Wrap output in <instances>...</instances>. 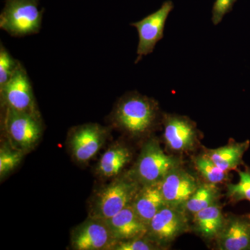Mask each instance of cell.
<instances>
[{"mask_svg":"<svg viewBox=\"0 0 250 250\" xmlns=\"http://www.w3.org/2000/svg\"><path fill=\"white\" fill-rule=\"evenodd\" d=\"M160 109L154 99L129 92L117 102L111 112L112 124L131 136L146 134L155 126Z\"/></svg>","mask_w":250,"mask_h":250,"instance_id":"1","label":"cell"},{"mask_svg":"<svg viewBox=\"0 0 250 250\" xmlns=\"http://www.w3.org/2000/svg\"><path fill=\"white\" fill-rule=\"evenodd\" d=\"M237 0H215L212 9V22L218 25L223 21L225 15L232 11L233 5Z\"/></svg>","mask_w":250,"mask_h":250,"instance_id":"25","label":"cell"},{"mask_svg":"<svg viewBox=\"0 0 250 250\" xmlns=\"http://www.w3.org/2000/svg\"><path fill=\"white\" fill-rule=\"evenodd\" d=\"M178 161L167 155L156 140L148 141L144 146L135 166L129 174L141 186L160 183L166 174L179 167Z\"/></svg>","mask_w":250,"mask_h":250,"instance_id":"5","label":"cell"},{"mask_svg":"<svg viewBox=\"0 0 250 250\" xmlns=\"http://www.w3.org/2000/svg\"><path fill=\"white\" fill-rule=\"evenodd\" d=\"M173 9V3L168 0L163 3L160 9L155 12L138 22L130 24L136 28L139 34L136 63H138L145 56L152 53L157 42L164 38L166 21Z\"/></svg>","mask_w":250,"mask_h":250,"instance_id":"8","label":"cell"},{"mask_svg":"<svg viewBox=\"0 0 250 250\" xmlns=\"http://www.w3.org/2000/svg\"><path fill=\"white\" fill-rule=\"evenodd\" d=\"M250 141L233 143L218 149L208 150L206 155L224 171L233 170L243 162L245 153L250 147Z\"/></svg>","mask_w":250,"mask_h":250,"instance_id":"17","label":"cell"},{"mask_svg":"<svg viewBox=\"0 0 250 250\" xmlns=\"http://www.w3.org/2000/svg\"><path fill=\"white\" fill-rule=\"evenodd\" d=\"M166 205L160 183L141 186L131 203L136 214L147 226L154 215Z\"/></svg>","mask_w":250,"mask_h":250,"instance_id":"15","label":"cell"},{"mask_svg":"<svg viewBox=\"0 0 250 250\" xmlns=\"http://www.w3.org/2000/svg\"><path fill=\"white\" fill-rule=\"evenodd\" d=\"M131 158L132 154L127 147L120 144L113 145L100 158L95 169L97 174L103 178L116 177Z\"/></svg>","mask_w":250,"mask_h":250,"instance_id":"16","label":"cell"},{"mask_svg":"<svg viewBox=\"0 0 250 250\" xmlns=\"http://www.w3.org/2000/svg\"><path fill=\"white\" fill-rule=\"evenodd\" d=\"M229 198L233 202L248 200L250 201V170L240 171L239 182L229 184Z\"/></svg>","mask_w":250,"mask_h":250,"instance_id":"22","label":"cell"},{"mask_svg":"<svg viewBox=\"0 0 250 250\" xmlns=\"http://www.w3.org/2000/svg\"><path fill=\"white\" fill-rule=\"evenodd\" d=\"M39 4V0H5L0 15V28L14 37L38 34L43 16Z\"/></svg>","mask_w":250,"mask_h":250,"instance_id":"3","label":"cell"},{"mask_svg":"<svg viewBox=\"0 0 250 250\" xmlns=\"http://www.w3.org/2000/svg\"><path fill=\"white\" fill-rule=\"evenodd\" d=\"M108 128L98 123H87L74 127L68 137L72 157L80 164H86L98 154L105 143Z\"/></svg>","mask_w":250,"mask_h":250,"instance_id":"7","label":"cell"},{"mask_svg":"<svg viewBox=\"0 0 250 250\" xmlns=\"http://www.w3.org/2000/svg\"><path fill=\"white\" fill-rule=\"evenodd\" d=\"M70 242L75 250H113L118 243L106 220L90 216L74 229Z\"/></svg>","mask_w":250,"mask_h":250,"instance_id":"10","label":"cell"},{"mask_svg":"<svg viewBox=\"0 0 250 250\" xmlns=\"http://www.w3.org/2000/svg\"><path fill=\"white\" fill-rule=\"evenodd\" d=\"M215 184H205L199 186L195 192L186 203L184 208L194 214L204 208L215 205L218 198V190Z\"/></svg>","mask_w":250,"mask_h":250,"instance_id":"19","label":"cell"},{"mask_svg":"<svg viewBox=\"0 0 250 250\" xmlns=\"http://www.w3.org/2000/svg\"><path fill=\"white\" fill-rule=\"evenodd\" d=\"M188 228V218L182 208L166 205L148 225L146 236L158 246H164L187 231Z\"/></svg>","mask_w":250,"mask_h":250,"instance_id":"9","label":"cell"},{"mask_svg":"<svg viewBox=\"0 0 250 250\" xmlns=\"http://www.w3.org/2000/svg\"><path fill=\"white\" fill-rule=\"evenodd\" d=\"M141 185L129 173L100 189L92 202L90 217L107 220L132 203Z\"/></svg>","mask_w":250,"mask_h":250,"instance_id":"2","label":"cell"},{"mask_svg":"<svg viewBox=\"0 0 250 250\" xmlns=\"http://www.w3.org/2000/svg\"><path fill=\"white\" fill-rule=\"evenodd\" d=\"M216 238L220 250H250V215L228 219Z\"/></svg>","mask_w":250,"mask_h":250,"instance_id":"13","label":"cell"},{"mask_svg":"<svg viewBox=\"0 0 250 250\" xmlns=\"http://www.w3.org/2000/svg\"><path fill=\"white\" fill-rule=\"evenodd\" d=\"M21 62L11 56L2 42L0 43V88L10 80Z\"/></svg>","mask_w":250,"mask_h":250,"instance_id":"23","label":"cell"},{"mask_svg":"<svg viewBox=\"0 0 250 250\" xmlns=\"http://www.w3.org/2000/svg\"><path fill=\"white\" fill-rule=\"evenodd\" d=\"M24 152L9 146L0 149V177L1 179L16 169L22 160Z\"/></svg>","mask_w":250,"mask_h":250,"instance_id":"21","label":"cell"},{"mask_svg":"<svg viewBox=\"0 0 250 250\" xmlns=\"http://www.w3.org/2000/svg\"><path fill=\"white\" fill-rule=\"evenodd\" d=\"M1 108L40 115L27 70L20 63L9 82L0 88Z\"/></svg>","mask_w":250,"mask_h":250,"instance_id":"6","label":"cell"},{"mask_svg":"<svg viewBox=\"0 0 250 250\" xmlns=\"http://www.w3.org/2000/svg\"><path fill=\"white\" fill-rule=\"evenodd\" d=\"M106 221L117 242L142 238L147 235V225L138 216L131 205Z\"/></svg>","mask_w":250,"mask_h":250,"instance_id":"14","label":"cell"},{"mask_svg":"<svg viewBox=\"0 0 250 250\" xmlns=\"http://www.w3.org/2000/svg\"><path fill=\"white\" fill-rule=\"evenodd\" d=\"M164 125V139L170 149L184 152L193 147L197 131L195 123L188 117L166 114Z\"/></svg>","mask_w":250,"mask_h":250,"instance_id":"12","label":"cell"},{"mask_svg":"<svg viewBox=\"0 0 250 250\" xmlns=\"http://www.w3.org/2000/svg\"><path fill=\"white\" fill-rule=\"evenodd\" d=\"M225 221L221 208L216 205L194 213L195 229L205 238H217L223 230Z\"/></svg>","mask_w":250,"mask_h":250,"instance_id":"18","label":"cell"},{"mask_svg":"<svg viewBox=\"0 0 250 250\" xmlns=\"http://www.w3.org/2000/svg\"><path fill=\"white\" fill-rule=\"evenodd\" d=\"M160 187L166 205L182 209L199 184L191 174L177 167L166 174Z\"/></svg>","mask_w":250,"mask_h":250,"instance_id":"11","label":"cell"},{"mask_svg":"<svg viewBox=\"0 0 250 250\" xmlns=\"http://www.w3.org/2000/svg\"><path fill=\"white\" fill-rule=\"evenodd\" d=\"M195 166L198 172L208 183H221L228 177L227 171H224L220 168L206 154L198 156L195 159Z\"/></svg>","mask_w":250,"mask_h":250,"instance_id":"20","label":"cell"},{"mask_svg":"<svg viewBox=\"0 0 250 250\" xmlns=\"http://www.w3.org/2000/svg\"><path fill=\"white\" fill-rule=\"evenodd\" d=\"M146 237V236H145ZM134 238L128 241H119L113 247L114 250H152L158 249L159 246L149 238Z\"/></svg>","mask_w":250,"mask_h":250,"instance_id":"24","label":"cell"},{"mask_svg":"<svg viewBox=\"0 0 250 250\" xmlns=\"http://www.w3.org/2000/svg\"><path fill=\"white\" fill-rule=\"evenodd\" d=\"M1 125L10 144L24 153L35 147L42 135L40 115L4 107Z\"/></svg>","mask_w":250,"mask_h":250,"instance_id":"4","label":"cell"}]
</instances>
